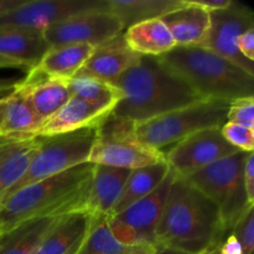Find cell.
<instances>
[{"label":"cell","instance_id":"603a6c76","mask_svg":"<svg viewBox=\"0 0 254 254\" xmlns=\"http://www.w3.org/2000/svg\"><path fill=\"white\" fill-rule=\"evenodd\" d=\"M41 122L16 84L0 98V136H35Z\"/></svg>","mask_w":254,"mask_h":254},{"label":"cell","instance_id":"d4e9b609","mask_svg":"<svg viewBox=\"0 0 254 254\" xmlns=\"http://www.w3.org/2000/svg\"><path fill=\"white\" fill-rule=\"evenodd\" d=\"M169 171L170 168L165 160L154 165L130 170L121 196L108 216L123 212L129 206L150 195L163 183Z\"/></svg>","mask_w":254,"mask_h":254},{"label":"cell","instance_id":"8992f818","mask_svg":"<svg viewBox=\"0 0 254 254\" xmlns=\"http://www.w3.org/2000/svg\"><path fill=\"white\" fill-rule=\"evenodd\" d=\"M247 155L245 151H237L184 179L217 206L226 232L253 206L248 202L243 183Z\"/></svg>","mask_w":254,"mask_h":254},{"label":"cell","instance_id":"8fae6325","mask_svg":"<svg viewBox=\"0 0 254 254\" xmlns=\"http://www.w3.org/2000/svg\"><path fill=\"white\" fill-rule=\"evenodd\" d=\"M124 31L121 20L107 9L91 10L61 20L44 30L50 47L61 45L97 46Z\"/></svg>","mask_w":254,"mask_h":254},{"label":"cell","instance_id":"ba28073f","mask_svg":"<svg viewBox=\"0 0 254 254\" xmlns=\"http://www.w3.org/2000/svg\"><path fill=\"white\" fill-rule=\"evenodd\" d=\"M96 130L97 127H91L57 135L39 136V148L26 173L4 198L20 189L88 163Z\"/></svg>","mask_w":254,"mask_h":254},{"label":"cell","instance_id":"f546056e","mask_svg":"<svg viewBox=\"0 0 254 254\" xmlns=\"http://www.w3.org/2000/svg\"><path fill=\"white\" fill-rule=\"evenodd\" d=\"M231 235L242 248V254H253L254 251V205L245 211L240 220L231 228Z\"/></svg>","mask_w":254,"mask_h":254},{"label":"cell","instance_id":"5b68a950","mask_svg":"<svg viewBox=\"0 0 254 254\" xmlns=\"http://www.w3.org/2000/svg\"><path fill=\"white\" fill-rule=\"evenodd\" d=\"M228 106L230 102L202 99L138 123L136 135L143 144L161 151V149L175 145L193 133L221 128L226 123Z\"/></svg>","mask_w":254,"mask_h":254},{"label":"cell","instance_id":"83f0119b","mask_svg":"<svg viewBox=\"0 0 254 254\" xmlns=\"http://www.w3.org/2000/svg\"><path fill=\"white\" fill-rule=\"evenodd\" d=\"M71 97H77L94 106L114 109L123 94L114 84L91 78V77L74 76L66 79Z\"/></svg>","mask_w":254,"mask_h":254},{"label":"cell","instance_id":"f35d334b","mask_svg":"<svg viewBox=\"0 0 254 254\" xmlns=\"http://www.w3.org/2000/svg\"><path fill=\"white\" fill-rule=\"evenodd\" d=\"M24 0H0V15L20 5Z\"/></svg>","mask_w":254,"mask_h":254},{"label":"cell","instance_id":"f1b7e54d","mask_svg":"<svg viewBox=\"0 0 254 254\" xmlns=\"http://www.w3.org/2000/svg\"><path fill=\"white\" fill-rule=\"evenodd\" d=\"M135 250L116 240L109 230L107 216L92 215L88 233L78 254H134Z\"/></svg>","mask_w":254,"mask_h":254},{"label":"cell","instance_id":"44dd1931","mask_svg":"<svg viewBox=\"0 0 254 254\" xmlns=\"http://www.w3.org/2000/svg\"><path fill=\"white\" fill-rule=\"evenodd\" d=\"M93 51L91 45H61L49 47L39 62L29 71L47 78H72Z\"/></svg>","mask_w":254,"mask_h":254},{"label":"cell","instance_id":"cb8c5ba5","mask_svg":"<svg viewBox=\"0 0 254 254\" xmlns=\"http://www.w3.org/2000/svg\"><path fill=\"white\" fill-rule=\"evenodd\" d=\"M127 45L141 56L159 57L176 47L170 31L160 19L146 20L123 31Z\"/></svg>","mask_w":254,"mask_h":254},{"label":"cell","instance_id":"9c48e42d","mask_svg":"<svg viewBox=\"0 0 254 254\" xmlns=\"http://www.w3.org/2000/svg\"><path fill=\"white\" fill-rule=\"evenodd\" d=\"M175 176L170 169L163 183L150 195L129 206L123 212L107 216L109 230L117 241L131 248L155 247L156 230Z\"/></svg>","mask_w":254,"mask_h":254},{"label":"cell","instance_id":"7402d4cb","mask_svg":"<svg viewBox=\"0 0 254 254\" xmlns=\"http://www.w3.org/2000/svg\"><path fill=\"white\" fill-rule=\"evenodd\" d=\"M44 32L20 27H0V56L32 68L49 50Z\"/></svg>","mask_w":254,"mask_h":254},{"label":"cell","instance_id":"484cf974","mask_svg":"<svg viewBox=\"0 0 254 254\" xmlns=\"http://www.w3.org/2000/svg\"><path fill=\"white\" fill-rule=\"evenodd\" d=\"M61 217L55 216L29 221L4 233L0 236V254H35Z\"/></svg>","mask_w":254,"mask_h":254},{"label":"cell","instance_id":"d590c367","mask_svg":"<svg viewBox=\"0 0 254 254\" xmlns=\"http://www.w3.org/2000/svg\"><path fill=\"white\" fill-rule=\"evenodd\" d=\"M218 254H242V248L235 236L230 235L220 245Z\"/></svg>","mask_w":254,"mask_h":254},{"label":"cell","instance_id":"7a4b0ae2","mask_svg":"<svg viewBox=\"0 0 254 254\" xmlns=\"http://www.w3.org/2000/svg\"><path fill=\"white\" fill-rule=\"evenodd\" d=\"M226 233L217 206L175 176L156 230V245L202 254Z\"/></svg>","mask_w":254,"mask_h":254},{"label":"cell","instance_id":"7c38bea8","mask_svg":"<svg viewBox=\"0 0 254 254\" xmlns=\"http://www.w3.org/2000/svg\"><path fill=\"white\" fill-rule=\"evenodd\" d=\"M237 151L240 150L225 140L221 128H211L186 136L164 153V156L176 176L185 179Z\"/></svg>","mask_w":254,"mask_h":254},{"label":"cell","instance_id":"8d00e7d4","mask_svg":"<svg viewBox=\"0 0 254 254\" xmlns=\"http://www.w3.org/2000/svg\"><path fill=\"white\" fill-rule=\"evenodd\" d=\"M0 68H25L26 71H29L30 67H27L26 64H22V62L15 61V60L7 59V57L0 56Z\"/></svg>","mask_w":254,"mask_h":254},{"label":"cell","instance_id":"e0dca14e","mask_svg":"<svg viewBox=\"0 0 254 254\" xmlns=\"http://www.w3.org/2000/svg\"><path fill=\"white\" fill-rule=\"evenodd\" d=\"M39 136H0V202L26 173Z\"/></svg>","mask_w":254,"mask_h":254},{"label":"cell","instance_id":"4316f807","mask_svg":"<svg viewBox=\"0 0 254 254\" xmlns=\"http://www.w3.org/2000/svg\"><path fill=\"white\" fill-rule=\"evenodd\" d=\"M184 5V0H107V10L121 20L124 30L146 20L160 19Z\"/></svg>","mask_w":254,"mask_h":254},{"label":"cell","instance_id":"836d02e7","mask_svg":"<svg viewBox=\"0 0 254 254\" xmlns=\"http://www.w3.org/2000/svg\"><path fill=\"white\" fill-rule=\"evenodd\" d=\"M237 49L246 60L251 62L254 61V29L241 35L237 41Z\"/></svg>","mask_w":254,"mask_h":254},{"label":"cell","instance_id":"4fadbf2b","mask_svg":"<svg viewBox=\"0 0 254 254\" xmlns=\"http://www.w3.org/2000/svg\"><path fill=\"white\" fill-rule=\"evenodd\" d=\"M98 9H107V0H24L0 15V27L44 31L67 17Z\"/></svg>","mask_w":254,"mask_h":254},{"label":"cell","instance_id":"4dcf8cb0","mask_svg":"<svg viewBox=\"0 0 254 254\" xmlns=\"http://www.w3.org/2000/svg\"><path fill=\"white\" fill-rule=\"evenodd\" d=\"M221 134L228 144L240 151L251 153L254 149V130L226 122L221 127Z\"/></svg>","mask_w":254,"mask_h":254},{"label":"cell","instance_id":"d6986e66","mask_svg":"<svg viewBox=\"0 0 254 254\" xmlns=\"http://www.w3.org/2000/svg\"><path fill=\"white\" fill-rule=\"evenodd\" d=\"M170 31L176 46H200L205 41L210 29V12L196 6L190 0L160 17Z\"/></svg>","mask_w":254,"mask_h":254},{"label":"cell","instance_id":"30bf717a","mask_svg":"<svg viewBox=\"0 0 254 254\" xmlns=\"http://www.w3.org/2000/svg\"><path fill=\"white\" fill-rule=\"evenodd\" d=\"M251 29H254L253 10L243 2L232 0L226 9L210 12V29L200 46L220 55L254 76L253 62L246 60L237 49L241 35Z\"/></svg>","mask_w":254,"mask_h":254},{"label":"cell","instance_id":"52a82bcc","mask_svg":"<svg viewBox=\"0 0 254 254\" xmlns=\"http://www.w3.org/2000/svg\"><path fill=\"white\" fill-rule=\"evenodd\" d=\"M135 127L129 119L113 113L107 116L97 126L88 163L134 170L165 160L163 151L151 149L139 140Z\"/></svg>","mask_w":254,"mask_h":254},{"label":"cell","instance_id":"ffe728a7","mask_svg":"<svg viewBox=\"0 0 254 254\" xmlns=\"http://www.w3.org/2000/svg\"><path fill=\"white\" fill-rule=\"evenodd\" d=\"M129 169L93 165L87 211L92 215L108 216L121 196Z\"/></svg>","mask_w":254,"mask_h":254},{"label":"cell","instance_id":"3957f363","mask_svg":"<svg viewBox=\"0 0 254 254\" xmlns=\"http://www.w3.org/2000/svg\"><path fill=\"white\" fill-rule=\"evenodd\" d=\"M92 169V164H82L4 198L0 202V236L29 221L87 211Z\"/></svg>","mask_w":254,"mask_h":254},{"label":"cell","instance_id":"6da1fadb","mask_svg":"<svg viewBox=\"0 0 254 254\" xmlns=\"http://www.w3.org/2000/svg\"><path fill=\"white\" fill-rule=\"evenodd\" d=\"M112 84L123 97L112 113L135 124L202 101L158 57L141 56Z\"/></svg>","mask_w":254,"mask_h":254},{"label":"cell","instance_id":"ab89813d","mask_svg":"<svg viewBox=\"0 0 254 254\" xmlns=\"http://www.w3.org/2000/svg\"><path fill=\"white\" fill-rule=\"evenodd\" d=\"M15 84H16V81H12L9 78H0V93L12 91Z\"/></svg>","mask_w":254,"mask_h":254},{"label":"cell","instance_id":"b9f144b4","mask_svg":"<svg viewBox=\"0 0 254 254\" xmlns=\"http://www.w3.org/2000/svg\"><path fill=\"white\" fill-rule=\"evenodd\" d=\"M144 250H145V248H136L135 252H134V254H143Z\"/></svg>","mask_w":254,"mask_h":254},{"label":"cell","instance_id":"d6a6232c","mask_svg":"<svg viewBox=\"0 0 254 254\" xmlns=\"http://www.w3.org/2000/svg\"><path fill=\"white\" fill-rule=\"evenodd\" d=\"M243 183L247 200L251 205H254V153H248L243 169Z\"/></svg>","mask_w":254,"mask_h":254},{"label":"cell","instance_id":"e575fe53","mask_svg":"<svg viewBox=\"0 0 254 254\" xmlns=\"http://www.w3.org/2000/svg\"><path fill=\"white\" fill-rule=\"evenodd\" d=\"M196 6L206 10V11H216V10H223L228 7L232 0H190Z\"/></svg>","mask_w":254,"mask_h":254},{"label":"cell","instance_id":"1f68e13d","mask_svg":"<svg viewBox=\"0 0 254 254\" xmlns=\"http://www.w3.org/2000/svg\"><path fill=\"white\" fill-rule=\"evenodd\" d=\"M226 122L254 130V97H243L230 102Z\"/></svg>","mask_w":254,"mask_h":254},{"label":"cell","instance_id":"5bb4252c","mask_svg":"<svg viewBox=\"0 0 254 254\" xmlns=\"http://www.w3.org/2000/svg\"><path fill=\"white\" fill-rule=\"evenodd\" d=\"M140 57L141 55L134 52L127 45L122 32L118 36L94 46L76 76L91 77L113 83L127 69L134 66Z\"/></svg>","mask_w":254,"mask_h":254},{"label":"cell","instance_id":"277c9868","mask_svg":"<svg viewBox=\"0 0 254 254\" xmlns=\"http://www.w3.org/2000/svg\"><path fill=\"white\" fill-rule=\"evenodd\" d=\"M158 59L201 99L232 102L254 97V76L205 47L176 46Z\"/></svg>","mask_w":254,"mask_h":254},{"label":"cell","instance_id":"60d3db41","mask_svg":"<svg viewBox=\"0 0 254 254\" xmlns=\"http://www.w3.org/2000/svg\"><path fill=\"white\" fill-rule=\"evenodd\" d=\"M143 254H154V248H145Z\"/></svg>","mask_w":254,"mask_h":254},{"label":"cell","instance_id":"ac0fdd59","mask_svg":"<svg viewBox=\"0 0 254 254\" xmlns=\"http://www.w3.org/2000/svg\"><path fill=\"white\" fill-rule=\"evenodd\" d=\"M88 211L64 215L51 228L35 254H78L91 225Z\"/></svg>","mask_w":254,"mask_h":254},{"label":"cell","instance_id":"9a60e30c","mask_svg":"<svg viewBox=\"0 0 254 254\" xmlns=\"http://www.w3.org/2000/svg\"><path fill=\"white\" fill-rule=\"evenodd\" d=\"M16 88L29 102L41 124L71 98L66 81L47 78L31 71H27V76L22 81L16 82Z\"/></svg>","mask_w":254,"mask_h":254},{"label":"cell","instance_id":"74e56055","mask_svg":"<svg viewBox=\"0 0 254 254\" xmlns=\"http://www.w3.org/2000/svg\"><path fill=\"white\" fill-rule=\"evenodd\" d=\"M154 254H193L190 252H185L181 250H175V248L164 247V246H155L154 247Z\"/></svg>","mask_w":254,"mask_h":254},{"label":"cell","instance_id":"2e32d148","mask_svg":"<svg viewBox=\"0 0 254 254\" xmlns=\"http://www.w3.org/2000/svg\"><path fill=\"white\" fill-rule=\"evenodd\" d=\"M112 112V108L94 106L81 98L71 97L61 109L40 126L35 136L57 135L97 127Z\"/></svg>","mask_w":254,"mask_h":254}]
</instances>
